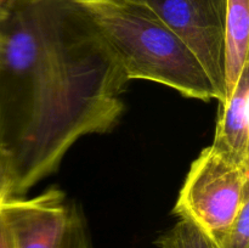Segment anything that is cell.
Returning a JSON list of instances; mask_svg holds the SVG:
<instances>
[{
  "mask_svg": "<svg viewBox=\"0 0 249 248\" xmlns=\"http://www.w3.org/2000/svg\"><path fill=\"white\" fill-rule=\"evenodd\" d=\"M248 198L249 165L211 145L192 162L173 213L196 224L218 246Z\"/></svg>",
  "mask_w": 249,
  "mask_h": 248,
  "instance_id": "obj_3",
  "label": "cell"
},
{
  "mask_svg": "<svg viewBox=\"0 0 249 248\" xmlns=\"http://www.w3.org/2000/svg\"><path fill=\"white\" fill-rule=\"evenodd\" d=\"M10 197V184L9 177H7L6 170H5L4 165L0 162V207L4 203L5 199Z\"/></svg>",
  "mask_w": 249,
  "mask_h": 248,
  "instance_id": "obj_12",
  "label": "cell"
},
{
  "mask_svg": "<svg viewBox=\"0 0 249 248\" xmlns=\"http://www.w3.org/2000/svg\"><path fill=\"white\" fill-rule=\"evenodd\" d=\"M190 49L225 102L226 0H139Z\"/></svg>",
  "mask_w": 249,
  "mask_h": 248,
  "instance_id": "obj_4",
  "label": "cell"
},
{
  "mask_svg": "<svg viewBox=\"0 0 249 248\" xmlns=\"http://www.w3.org/2000/svg\"><path fill=\"white\" fill-rule=\"evenodd\" d=\"M82 4H90V2H100V1H107V0H75Z\"/></svg>",
  "mask_w": 249,
  "mask_h": 248,
  "instance_id": "obj_14",
  "label": "cell"
},
{
  "mask_svg": "<svg viewBox=\"0 0 249 248\" xmlns=\"http://www.w3.org/2000/svg\"><path fill=\"white\" fill-rule=\"evenodd\" d=\"M61 248H94L84 213L74 202L68 203V220Z\"/></svg>",
  "mask_w": 249,
  "mask_h": 248,
  "instance_id": "obj_9",
  "label": "cell"
},
{
  "mask_svg": "<svg viewBox=\"0 0 249 248\" xmlns=\"http://www.w3.org/2000/svg\"><path fill=\"white\" fill-rule=\"evenodd\" d=\"M83 5L126 79L160 83L190 99L218 100L196 56L145 4L139 0H107Z\"/></svg>",
  "mask_w": 249,
  "mask_h": 248,
  "instance_id": "obj_2",
  "label": "cell"
},
{
  "mask_svg": "<svg viewBox=\"0 0 249 248\" xmlns=\"http://www.w3.org/2000/svg\"><path fill=\"white\" fill-rule=\"evenodd\" d=\"M128 82L84 5L10 0L0 21V162L10 197L53 174L83 136L111 131Z\"/></svg>",
  "mask_w": 249,
  "mask_h": 248,
  "instance_id": "obj_1",
  "label": "cell"
},
{
  "mask_svg": "<svg viewBox=\"0 0 249 248\" xmlns=\"http://www.w3.org/2000/svg\"><path fill=\"white\" fill-rule=\"evenodd\" d=\"M212 145L238 164L249 165V65L225 104L220 105Z\"/></svg>",
  "mask_w": 249,
  "mask_h": 248,
  "instance_id": "obj_6",
  "label": "cell"
},
{
  "mask_svg": "<svg viewBox=\"0 0 249 248\" xmlns=\"http://www.w3.org/2000/svg\"><path fill=\"white\" fill-rule=\"evenodd\" d=\"M0 214L10 229L14 248H61L68 203L58 187H49L31 198L9 197Z\"/></svg>",
  "mask_w": 249,
  "mask_h": 248,
  "instance_id": "obj_5",
  "label": "cell"
},
{
  "mask_svg": "<svg viewBox=\"0 0 249 248\" xmlns=\"http://www.w3.org/2000/svg\"><path fill=\"white\" fill-rule=\"evenodd\" d=\"M248 41L249 0H226L224 36L225 101L232 92L243 68L249 65Z\"/></svg>",
  "mask_w": 249,
  "mask_h": 248,
  "instance_id": "obj_7",
  "label": "cell"
},
{
  "mask_svg": "<svg viewBox=\"0 0 249 248\" xmlns=\"http://www.w3.org/2000/svg\"><path fill=\"white\" fill-rule=\"evenodd\" d=\"M10 0H0V21L4 18V16L7 12V7H9Z\"/></svg>",
  "mask_w": 249,
  "mask_h": 248,
  "instance_id": "obj_13",
  "label": "cell"
},
{
  "mask_svg": "<svg viewBox=\"0 0 249 248\" xmlns=\"http://www.w3.org/2000/svg\"><path fill=\"white\" fill-rule=\"evenodd\" d=\"M0 248H14L11 232L1 214H0Z\"/></svg>",
  "mask_w": 249,
  "mask_h": 248,
  "instance_id": "obj_11",
  "label": "cell"
},
{
  "mask_svg": "<svg viewBox=\"0 0 249 248\" xmlns=\"http://www.w3.org/2000/svg\"><path fill=\"white\" fill-rule=\"evenodd\" d=\"M218 248L249 247V198L243 202L237 216L224 235Z\"/></svg>",
  "mask_w": 249,
  "mask_h": 248,
  "instance_id": "obj_10",
  "label": "cell"
},
{
  "mask_svg": "<svg viewBox=\"0 0 249 248\" xmlns=\"http://www.w3.org/2000/svg\"><path fill=\"white\" fill-rule=\"evenodd\" d=\"M160 248H218L201 228L189 219L179 221L156 240Z\"/></svg>",
  "mask_w": 249,
  "mask_h": 248,
  "instance_id": "obj_8",
  "label": "cell"
}]
</instances>
